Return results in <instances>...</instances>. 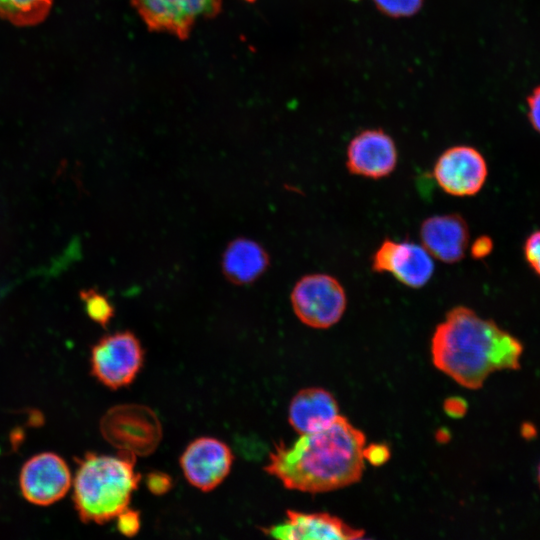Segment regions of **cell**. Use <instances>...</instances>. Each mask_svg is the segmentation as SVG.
I'll return each mask as SVG.
<instances>
[{
	"label": "cell",
	"instance_id": "cell-1",
	"mask_svg": "<svg viewBox=\"0 0 540 540\" xmlns=\"http://www.w3.org/2000/svg\"><path fill=\"white\" fill-rule=\"evenodd\" d=\"M365 441L363 432L339 415L329 426L301 435L290 446L275 444L264 469L290 490L340 489L361 479Z\"/></svg>",
	"mask_w": 540,
	"mask_h": 540
},
{
	"label": "cell",
	"instance_id": "cell-2",
	"mask_svg": "<svg viewBox=\"0 0 540 540\" xmlns=\"http://www.w3.org/2000/svg\"><path fill=\"white\" fill-rule=\"evenodd\" d=\"M522 342L465 306L452 308L431 340L434 366L467 389H479L496 371L520 368Z\"/></svg>",
	"mask_w": 540,
	"mask_h": 540
},
{
	"label": "cell",
	"instance_id": "cell-3",
	"mask_svg": "<svg viewBox=\"0 0 540 540\" xmlns=\"http://www.w3.org/2000/svg\"><path fill=\"white\" fill-rule=\"evenodd\" d=\"M135 458L120 451L118 456L86 453L77 460L73 500L83 522L102 524L128 508L140 481Z\"/></svg>",
	"mask_w": 540,
	"mask_h": 540
},
{
	"label": "cell",
	"instance_id": "cell-4",
	"mask_svg": "<svg viewBox=\"0 0 540 540\" xmlns=\"http://www.w3.org/2000/svg\"><path fill=\"white\" fill-rule=\"evenodd\" d=\"M100 431L112 446L135 456L153 453L162 438L158 416L151 408L140 404L110 408L100 421Z\"/></svg>",
	"mask_w": 540,
	"mask_h": 540
},
{
	"label": "cell",
	"instance_id": "cell-5",
	"mask_svg": "<svg viewBox=\"0 0 540 540\" xmlns=\"http://www.w3.org/2000/svg\"><path fill=\"white\" fill-rule=\"evenodd\" d=\"M290 298L298 319L316 329H326L336 324L347 306L342 284L335 277L324 273H313L300 278Z\"/></svg>",
	"mask_w": 540,
	"mask_h": 540
},
{
	"label": "cell",
	"instance_id": "cell-6",
	"mask_svg": "<svg viewBox=\"0 0 540 540\" xmlns=\"http://www.w3.org/2000/svg\"><path fill=\"white\" fill-rule=\"evenodd\" d=\"M144 362V350L134 333L116 332L102 337L91 350V373L111 389L130 385Z\"/></svg>",
	"mask_w": 540,
	"mask_h": 540
},
{
	"label": "cell",
	"instance_id": "cell-7",
	"mask_svg": "<svg viewBox=\"0 0 540 540\" xmlns=\"http://www.w3.org/2000/svg\"><path fill=\"white\" fill-rule=\"evenodd\" d=\"M488 175L486 160L474 147L456 145L443 151L433 167V176L447 194L466 197L477 194Z\"/></svg>",
	"mask_w": 540,
	"mask_h": 540
},
{
	"label": "cell",
	"instance_id": "cell-8",
	"mask_svg": "<svg viewBox=\"0 0 540 540\" xmlns=\"http://www.w3.org/2000/svg\"><path fill=\"white\" fill-rule=\"evenodd\" d=\"M371 269L377 273H390L401 284L418 289L430 281L435 265L422 245L385 239L372 256Z\"/></svg>",
	"mask_w": 540,
	"mask_h": 540
},
{
	"label": "cell",
	"instance_id": "cell-9",
	"mask_svg": "<svg viewBox=\"0 0 540 540\" xmlns=\"http://www.w3.org/2000/svg\"><path fill=\"white\" fill-rule=\"evenodd\" d=\"M19 484L27 501L47 506L67 494L72 478L67 463L60 456L45 452L33 456L23 465Z\"/></svg>",
	"mask_w": 540,
	"mask_h": 540
},
{
	"label": "cell",
	"instance_id": "cell-10",
	"mask_svg": "<svg viewBox=\"0 0 540 540\" xmlns=\"http://www.w3.org/2000/svg\"><path fill=\"white\" fill-rule=\"evenodd\" d=\"M234 456L230 447L213 437L193 440L180 457L187 481L201 491H211L228 476Z\"/></svg>",
	"mask_w": 540,
	"mask_h": 540
},
{
	"label": "cell",
	"instance_id": "cell-11",
	"mask_svg": "<svg viewBox=\"0 0 540 540\" xmlns=\"http://www.w3.org/2000/svg\"><path fill=\"white\" fill-rule=\"evenodd\" d=\"M397 162L395 141L379 128L362 130L347 146L346 167L353 175L381 179L395 170Z\"/></svg>",
	"mask_w": 540,
	"mask_h": 540
},
{
	"label": "cell",
	"instance_id": "cell-12",
	"mask_svg": "<svg viewBox=\"0 0 540 540\" xmlns=\"http://www.w3.org/2000/svg\"><path fill=\"white\" fill-rule=\"evenodd\" d=\"M146 24L179 37L188 35L201 17L215 14L219 0H132Z\"/></svg>",
	"mask_w": 540,
	"mask_h": 540
},
{
	"label": "cell",
	"instance_id": "cell-13",
	"mask_svg": "<svg viewBox=\"0 0 540 540\" xmlns=\"http://www.w3.org/2000/svg\"><path fill=\"white\" fill-rule=\"evenodd\" d=\"M262 531L272 537L288 540H347L359 539L365 534L363 530L353 528L329 513L293 510H287L285 521Z\"/></svg>",
	"mask_w": 540,
	"mask_h": 540
},
{
	"label": "cell",
	"instance_id": "cell-14",
	"mask_svg": "<svg viewBox=\"0 0 540 540\" xmlns=\"http://www.w3.org/2000/svg\"><path fill=\"white\" fill-rule=\"evenodd\" d=\"M422 246L429 254L447 264L459 262L469 241L466 221L457 213L426 218L419 230Z\"/></svg>",
	"mask_w": 540,
	"mask_h": 540
},
{
	"label": "cell",
	"instance_id": "cell-15",
	"mask_svg": "<svg viewBox=\"0 0 540 540\" xmlns=\"http://www.w3.org/2000/svg\"><path fill=\"white\" fill-rule=\"evenodd\" d=\"M339 415V406L333 394L320 387L297 392L288 409L289 423L300 435L324 429Z\"/></svg>",
	"mask_w": 540,
	"mask_h": 540
},
{
	"label": "cell",
	"instance_id": "cell-16",
	"mask_svg": "<svg viewBox=\"0 0 540 540\" xmlns=\"http://www.w3.org/2000/svg\"><path fill=\"white\" fill-rule=\"evenodd\" d=\"M269 262L268 253L259 243L237 238L224 251L222 270L233 284L245 285L257 280L267 270Z\"/></svg>",
	"mask_w": 540,
	"mask_h": 540
},
{
	"label": "cell",
	"instance_id": "cell-17",
	"mask_svg": "<svg viewBox=\"0 0 540 540\" xmlns=\"http://www.w3.org/2000/svg\"><path fill=\"white\" fill-rule=\"evenodd\" d=\"M53 0H0V18L16 26H33L48 16Z\"/></svg>",
	"mask_w": 540,
	"mask_h": 540
},
{
	"label": "cell",
	"instance_id": "cell-18",
	"mask_svg": "<svg viewBox=\"0 0 540 540\" xmlns=\"http://www.w3.org/2000/svg\"><path fill=\"white\" fill-rule=\"evenodd\" d=\"M80 296L85 303L88 316L103 327L106 326L114 315L111 302L94 289L82 291Z\"/></svg>",
	"mask_w": 540,
	"mask_h": 540
},
{
	"label": "cell",
	"instance_id": "cell-19",
	"mask_svg": "<svg viewBox=\"0 0 540 540\" xmlns=\"http://www.w3.org/2000/svg\"><path fill=\"white\" fill-rule=\"evenodd\" d=\"M376 8L392 18H407L420 11L423 0H372Z\"/></svg>",
	"mask_w": 540,
	"mask_h": 540
},
{
	"label": "cell",
	"instance_id": "cell-20",
	"mask_svg": "<svg viewBox=\"0 0 540 540\" xmlns=\"http://www.w3.org/2000/svg\"><path fill=\"white\" fill-rule=\"evenodd\" d=\"M524 255L530 267L540 276V230L527 237L524 243Z\"/></svg>",
	"mask_w": 540,
	"mask_h": 540
},
{
	"label": "cell",
	"instance_id": "cell-21",
	"mask_svg": "<svg viewBox=\"0 0 540 540\" xmlns=\"http://www.w3.org/2000/svg\"><path fill=\"white\" fill-rule=\"evenodd\" d=\"M116 518L118 530L126 536L135 535L140 528V516L137 511L127 508Z\"/></svg>",
	"mask_w": 540,
	"mask_h": 540
},
{
	"label": "cell",
	"instance_id": "cell-22",
	"mask_svg": "<svg viewBox=\"0 0 540 540\" xmlns=\"http://www.w3.org/2000/svg\"><path fill=\"white\" fill-rule=\"evenodd\" d=\"M528 118L533 128L540 133V86L536 87L527 99Z\"/></svg>",
	"mask_w": 540,
	"mask_h": 540
},
{
	"label": "cell",
	"instance_id": "cell-23",
	"mask_svg": "<svg viewBox=\"0 0 540 540\" xmlns=\"http://www.w3.org/2000/svg\"><path fill=\"white\" fill-rule=\"evenodd\" d=\"M146 483L149 490L154 494L166 493L172 485L170 477L159 472L149 474Z\"/></svg>",
	"mask_w": 540,
	"mask_h": 540
},
{
	"label": "cell",
	"instance_id": "cell-24",
	"mask_svg": "<svg viewBox=\"0 0 540 540\" xmlns=\"http://www.w3.org/2000/svg\"><path fill=\"white\" fill-rule=\"evenodd\" d=\"M493 247L491 239L487 236L477 238L471 247V254L476 259H481L487 256Z\"/></svg>",
	"mask_w": 540,
	"mask_h": 540
},
{
	"label": "cell",
	"instance_id": "cell-25",
	"mask_svg": "<svg viewBox=\"0 0 540 540\" xmlns=\"http://www.w3.org/2000/svg\"><path fill=\"white\" fill-rule=\"evenodd\" d=\"M388 450L384 446H371L369 449L364 448V457L373 464L382 463L388 457Z\"/></svg>",
	"mask_w": 540,
	"mask_h": 540
},
{
	"label": "cell",
	"instance_id": "cell-26",
	"mask_svg": "<svg viewBox=\"0 0 540 540\" xmlns=\"http://www.w3.org/2000/svg\"><path fill=\"white\" fill-rule=\"evenodd\" d=\"M536 480L540 487V463L538 464L537 471H536Z\"/></svg>",
	"mask_w": 540,
	"mask_h": 540
},
{
	"label": "cell",
	"instance_id": "cell-27",
	"mask_svg": "<svg viewBox=\"0 0 540 540\" xmlns=\"http://www.w3.org/2000/svg\"><path fill=\"white\" fill-rule=\"evenodd\" d=\"M351 1H359V0H351Z\"/></svg>",
	"mask_w": 540,
	"mask_h": 540
}]
</instances>
